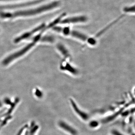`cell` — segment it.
I'll return each mask as SVG.
<instances>
[{
    "mask_svg": "<svg viewBox=\"0 0 135 135\" xmlns=\"http://www.w3.org/2000/svg\"><path fill=\"white\" fill-rule=\"evenodd\" d=\"M36 42H33L32 43L29 44L27 46H26L23 49H22L21 50L18 51L16 53H15L12 55H11L9 56L7 58H5L2 62L3 65H6L8 64L10 62L12 61L14 59H16L18 57H19L20 56L23 55L26 52H27L29 49H30L32 47H33L35 44Z\"/></svg>",
    "mask_w": 135,
    "mask_h": 135,
    "instance_id": "cell-1",
    "label": "cell"
},
{
    "mask_svg": "<svg viewBox=\"0 0 135 135\" xmlns=\"http://www.w3.org/2000/svg\"><path fill=\"white\" fill-rule=\"evenodd\" d=\"M88 17L85 16H77L69 17L64 18L61 20L60 23L63 24L85 23L88 21Z\"/></svg>",
    "mask_w": 135,
    "mask_h": 135,
    "instance_id": "cell-2",
    "label": "cell"
},
{
    "mask_svg": "<svg viewBox=\"0 0 135 135\" xmlns=\"http://www.w3.org/2000/svg\"><path fill=\"white\" fill-rule=\"evenodd\" d=\"M45 27H46V25L45 24H42V25H41L40 26L33 29V31H31V32L26 33L22 35L21 36L15 39V40H14V42L15 43H17L21 41H22V40L27 38L31 36L33 34V33H35L41 29H44Z\"/></svg>",
    "mask_w": 135,
    "mask_h": 135,
    "instance_id": "cell-3",
    "label": "cell"
},
{
    "mask_svg": "<svg viewBox=\"0 0 135 135\" xmlns=\"http://www.w3.org/2000/svg\"><path fill=\"white\" fill-rule=\"evenodd\" d=\"M70 103L71 104L72 106L73 107V109L76 113L82 119L84 120H86L88 119L89 118V116L88 114L84 112L83 111L81 110L79 107L77 106L76 103L74 102V101L73 99H70Z\"/></svg>",
    "mask_w": 135,
    "mask_h": 135,
    "instance_id": "cell-4",
    "label": "cell"
},
{
    "mask_svg": "<svg viewBox=\"0 0 135 135\" xmlns=\"http://www.w3.org/2000/svg\"><path fill=\"white\" fill-rule=\"evenodd\" d=\"M59 127L64 130L72 135H77V131L65 122L60 121L58 123Z\"/></svg>",
    "mask_w": 135,
    "mask_h": 135,
    "instance_id": "cell-5",
    "label": "cell"
},
{
    "mask_svg": "<svg viewBox=\"0 0 135 135\" xmlns=\"http://www.w3.org/2000/svg\"><path fill=\"white\" fill-rule=\"evenodd\" d=\"M60 69L73 74H76L78 73L77 70L67 62H63L60 65Z\"/></svg>",
    "mask_w": 135,
    "mask_h": 135,
    "instance_id": "cell-6",
    "label": "cell"
},
{
    "mask_svg": "<svg viewBox=\"0 0 135 135\" xmlns=\"http://www.w3.org/2000/svg\"><path fill=\"white\" fill-rule=\"evenodd\" d=\"M70 35L74 38L82 41H85L88 40V37L86 35L77 31H71Z\"/></svg>",
    "mask_w": 135,
    "mask_h": 135,
    "instance_id": "cell-7",
    "label": "cell"
},
{
    "mask_svg": "<svg viewBox=\"0 0 135 135\" xmlns=\"http://www.w3.org/2000/svg\"><path fill=\"white\" fill-rule=\"evenodd\" d=\"M66 15V14L65 13H64L61 14L60 16H59L57 17V18H56L55 20H53V22L50 23L47 26L45 27V28L44 29V30L45 31V30H46L47 29H49V28H53L54 27L57 26V24L59 23H60L61 20L63 19V18H64V17Z\"/></svg>",
    "mask_w": 135,
    "mask_h": 135,
    "instance_id": "cell-8",
    "label": "cell"
},
{
    "mask_svg": "<svg viewBox=\"0 0 135 135\" xmlns=\"http://www.w3.org/2000/svg\"><path fill=\"white\" fill-rule=\"evenodd\" d=\"M57 48L61 54L65 58H69L70 53H69V51L67 49L64 45L61 44H59L57 46Z\"/></svg>",
    "mask_w": 135,
    "mask_h": 135,
    "instance_id": "cell-9",
    "label": "cell"
},
{
    "mask_svg": "<svg viewBox=\"0 0 135 135\" xmlns=\"http://www.w3.org/2000/svg\"><path fill=\"white\" fill-rule=\"evenodd\" d=\"M41 41L42 42H53L54 41V37L51 36H44L42 38H41Z\"/></svg>",
    "mask_w": 135,
    "mask_h": 135,
    "instance_id": "cell-10",
    "label": "cell"
},
{
    "mask_svg": "<svg viewBox=\"0 0 135 135\" xmlns=\"http://www.w3.org/2000/svg\"><path fill=\"white\" fill-rule=\"evenodd\" d=\"M71 31L70 27H64V28H62L61 33H62L65 35L67 36V35H70Z\"/></svg>",
    "mask_w": 135,
    "mask_h": 135,
    "instance_id": "cell-11",
    "label": "cell"
},
{
    "mask_svg": "<svg viewBox=\"0 0 135 135\" xmlns=\"http://www.w3.org/2000/svg\"><path fill=\"white\" fill-rule=\"evenodd\" d=\"M99 125V123L97 121L92 120L89 122V126L92 128H95L98 127Z\"/></svg>",
    "mask_w": 135,
    "mask_h": 135,
    "instance_id": "cell-12",
    "label": "cell"
},
{
    "mask_svg": "<svg viewBox=\"0 0 135 135\" xmlns=\"http://www.w3.org/2000/svg\"><path fill=\"white\" fill-rule=\"evenodd\" d=\"M35 94L36 97L38 98H41L42 97V92L38 89H36L35 90Z\"/></svg>",
    "mask_w": 135,
    "mask_h": 135,
    "instance_id": "cell-13",
    "label": "cell"
},
{
    "mask_svg": "<svg viewBox=\"0 0 135 135\" xmlns=\"http://www.w3.org/2000/svg\"><path fill=\"white\" fill-rule=\"evenodd\" d=\"M4 102L5 104H7L11 105L12 104V103H11L10 99L8 98H5L4 99Z\"/></svg>",
    "mask_w": 135,
    "mask_h": 135,
    "instance_id": "cell-14",
    "label": "cell"
},
{
    "mask_svg": "<svg viewBox=\"0 0 135 135\" xmlns=\"http://www.w3.org/2000/svg\"><path fill=\"white\" fill-rule=\"evenodd\" d=\"M38 128V126H35V127H34L33 129H32L31 132V134H33V133H35V132L37 130Z\"/></svg>",
    "mask_w": 135,
    "mask_h": 135,
    "instance_id": "cell-15",
    "label": "cell"
},
{
    "mask_svg": "<svg viewBox=\"0 0 135 135\" xmlns=\"http://www.w3.org/2000/svg\"><path fill=\"white\" fill-rule=\"evenodd\" d=\"M2 106V103H1V101H0V107Z\"/></svg>",
    "mask_w": 135,
    "mask_h": 135,
    "instance_id": "cell-16",
    "label": "cell"
},
{
    "mask_svg": "<svg viewBox=\"0 0 135 135\" xmlns=\"http://www.w3.org/2000/svg\"></svg>",
    "mask_w": 135,
    "mask_h": 135,
    "instance_id": "cell-17",
    "label": "cell"
}]
</instances>
